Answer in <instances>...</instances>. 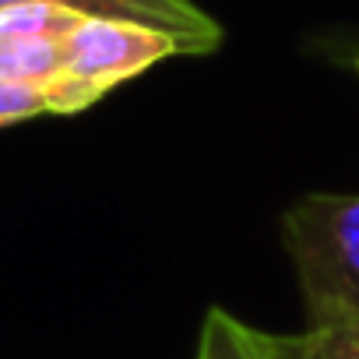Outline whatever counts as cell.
<instances>
[{
  "mask_svg": "<svg viewBox=\"0 0 359 359\" xmlns=\"http://www.w3.org/2000/svg\"><path fill=\"white\" fill-rule=\"evenodd\" d=\"M172 53H184V46L158 29L85 18L74 32L64 36V78H78L106 95L113 85L141 74L144 67Z\"/></svg>",
  "mask_w": 359,
  "mask_h": 359,
  "instance_id": "2",
  "label": "cell"
},
{
  "mask_svg": "<svg viewBox=\"0 0 359 359\" xmlns=\"http://www.w3.org/2000/svg\"><path fill=\"white\" fill-rule=\"evenodd\" d=\"M85 22V15L50 4V0H22L0 8V36H32V39H64Z\"/></svg>",
  "mask_w": 359,
  "mask_h": 359,
  "instance_id": "8",
  "label": "cell"
},
{
  "mask_svg": "<svg viewBox=\"0 0 359 359\" xmlns=\"http://www.w3.org/2000/svg\"><path fill=\"white\" fill-rule=\"evenodd\" d=\"M303 303L359 310V194H306L282 219Z\"/></svg>",
  "mask_w": 359,
  "mask_h": 359,
  "instance_id": "1",
  "label": "cell"
},
{
  "mask_svg": "<svg viewBox=\"0 0 359 359\" xmlns=\"http://www.w3.org/2000/svg\"><path fill=\"white\" fill-rule=\"evenodd\" d=\"M268 338L271 359H359V310L341 303L306 306V331Z\"/></svg>",
  "mask_w": 359,
  "mask_h": 359,
  "instance_id": "4",
  "label": "cell"
},
{
  "mask_svg": "<svg viewBox=\"0 0 359 359\" xmlns=\"http://www.w3.org/2000/svg\"><path fill=\"white\" fill-rule=\"evenodd\" d=\"M198 359H271V338L247 327L222 306H212L205 313Z\"/></svg>",
  "mask_w": 359,
  "mask_h": 359,
  "instance_id": "7",
  "label": "cell"
},
{
  "mask_svg": "<svg viewBox=\"0 0 359 359\" xmlns=\"http://www.w3.org/2000/svg\"><path fill=\"white\" fill-rule=\"evenodd\" d=\"M95 99H102V92L78 78H57L50 85L0 81V127L39 116V113H78L92 106Z\"/></svg>",
  "mask_w": 359,
  "mask_h": 359,
  "instance_id": "5",
  "label": "cell"
},
{
  "mask_svg": "<svg viewBox=\"0 0 359 359\" xmlns=\"http://www.w3.org/2000/svg\"><path fill=\"white\" fill-rule=\"evenodd\" d=\"M4 4H22V0H0ZM50 4L71 8L85 18H106V22H134L158 29L172 39H180L184 53H208L222 43V29L198 11L191 0H50Z\"/></svg>",
  "mask_w": 359,
  "mask_h": 359,
  "instance_id": "3",
  "label": "cell"
},
{
  "mask_svg": "<svg viewBox=\"0 0 359 359\" xmlns=\"http://www.w3.org/2000/svg\"><path fill=\"white\" fill-rule=\"evenodd\" d=\"M64 78V39L0 36V81L50 85Z\"/></svg>",
  "mask_w": 359,
  "mask_h": 359,
  "instance_id": "6",
  "label": "cell"
}]
</instances>
